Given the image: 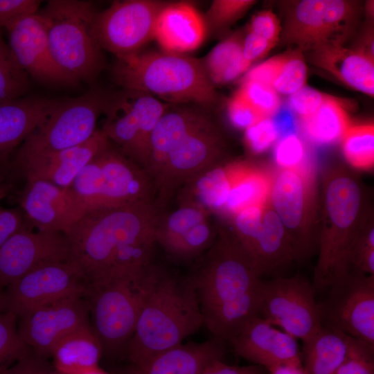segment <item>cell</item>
Listing matches in <instances>:
<instances>
[{
    "label": "cell",
    "instance_id": "cell-42",
    "mask_svg": "<svg viewBox=\"0 0 374 374\" xmlns=\"http://www.w3.org/2000/svg\"><path fill=\"white\" fill-rule=\"evenodd\" d=\"M238 91L263 117H271L280 107L278 93L269 86L244 80Z\"/></svg>",
    "mask_w": 374,
    "mask_h": 374
},
{
    "label": "cell",
    "instance_id": "cell-55",
    "mask_svg": "<svg viewBox=\"0 0 374 374\" xmlns=\"http://www.w3.org/2000/svg\"><path fill=\"white\" fill-rule=\"evenodd\" d=\"M12 185L6 175H0V199L7 196L12 189Z\"/></svg>",
    "mask_w": 374,
    "mask_h": 374
},
{
    "label": "cell",
    "instance_id": "cell-46",
    "mask_svg": "<svg viewBox=\"0 0 374 374\" xmlns=\"http://www.w3.org/2000/svg\"><path fill=\"white\" fill-rule=\"evenodd\" d=\"M227 112L233 125L244 130L263 118L238 91L229 101Z\"/></svg>",
    "mask_w": 374,
    "mask_h": 374
},
{
    "label": "cell",
    "instance_id": "cell-26",
    "mask_svg": "<svg viewBox=\"0 0 374 374\" xmlns=\"http://www.w3.org/2000/svg\"><path fill=\"white\" fill-rule=\"evenodd\" d=\"M206 28L196 8L187 1H169L159 13L154 39L163 51L184 53L204 42Z\"/></svg>",
    "mask_w": 374,
    "mask_h": 374
},
{
    "label": "cell",
    "instance_id": "cell-28",
    "mask_svg": "<svg viewBox=\"0 0 374 374\" xmlns=\"http://www.w3.org/2000/svg\"><path fill=\"white\" fill-rule=\"evenodd\" d=\"M226 341L213 337L202 343L180 344L123 374H200L210 364L222 360Z\"/></svg>",
    "mask_w": 374,
    "mask_h": 374
},
{
    "label": "cell",
    "instance_id": "cell-51",
    "mask_svg": "<svg viewBox=\"0 0 374 374\" xmlns=\"http://www.w3.org/2000/svg\"><path fill=\"white\" fill-rule=\"evenodd\" d=\"M273 46L274 45L267 40L249 30L242 40L243 58L250 66L253 61L265 55Z\"/></svg>",
    "mask_w": 374,
    "mask_h": 374
},
{
    "label": "cell",
    "instance_id": "cell-2",
    "mask_svg": "<svg viewBox=\"0 0 374 374\" xmlns=\"http://www.w3.org/2000/svg\"><path fill=\"white\" fill-rule=\"evenodd\" d=\"M204 325L191 276L183 278L152 262L134 332L126 345L132 366H141L183 342Z\"/></svg>",
    "mask_w": 374,
    "mask_h": 374
},
{
    "label": "cell",
    "instance_id": "cell-50",
    "mask_svg": "<svg viewBox=\"0 0 374 374\" xmlns=\"http://www.w3.org/2000/svg\"><path fill=\"white\" fill-rule=\"evenodd\" d=\"M49 370L46 358L31 350L28 355L0 372V374H46Z\"/></svg>",
    "mask_w": 374,
    "mask_h": 374
},
{
    "label": "cell",
    "instance_id": "cell-25",
    "mask_svg": "<svg viewBox=\"0 0 374 374\" xmlns=\"http://www.w3.org/2000/svg\"><path fill=\"white\" fill-rule=\"evenodd\" d=\"M61 99L22 97L0 103V175L10 170L12 152L59 105Z\"/></svg>",
    "mask_w": 374,
    "mask_h": 374
},
{
    "label": "cell",
    "instance_id": "cell-53",
    "mask_svg": "<svg viewBox=\"0 0 374 374\" xmlns=\"http://www.w3.org/2000/svg\"><path fill=\"white\" fill-rule=\"evenodd\" d=\"M200 374H265L264 368L258 365L237 366L217 360L208 365Z\"/></svg>",
    "mask_w": 374,
    "mask_h": 374
},
{
    "label": "cell",
    "instance_id": "cell-19",
    "mask_svg": "<svg viewBox=\"0 0 374 374\" xmlns=\"http://www.w3.org/2000/svg\"><path fill=\"white\" fill-rule=\"evenodd\" d=\"M312 172L280 169L272 177L269 202L286 229L294 258L308 254L313 247L303 227L310 215Z\"/></svg>",
    "mask_w": 374,
    "mask_h": 374
},
{
    "label": "cell",
    "instance_id": "cell-43",
    "mask_svg": "<svg viewBox=\"0 0 374 374\" xmlns=\"http://www.w3.org/2000/svg\"><path fill=\"white\" fill-rule=\"evenodd\" d=\"M334 374H374V347L353 339L346 357Z\"/></svg>",
    "mask_w": 374,
    "mask_h": 374
},
{
    "label": "cell",
    "instance_id": "cell-24",
    "mask_svg": "<svg viewBox=\"0 0 374 374\" xmlns=\"http://www.w3.org/2000/svg\"><path fill=\"white\" fill-rule=\"evenodd\" d=\"M229 341L238 355L267 371L283 364L303 365L296 339L258 316Z\"/></svg>",
    "mask_w": 374,
    "mask_h": 374
},
{
    "label": "cell",
    "instance_id": "cell-10",
    "mask_svg": "<svg viewBox=\"0 0 374 374\" xmlns=\"http://www.w3.org/2000/svg\"><path fill=\"white\" fill-rule=\"evenodd\" d=\"M169 104L137 90L109 92L101 130L123 154L145 170L148 143Z\"/></svg>",
    "mask_w": 374,
    "mask_h": 374
},
{
    "label": "cell",
    "instance_id": "cell-45",
    "mask_svg": "<svg viewBox=\"0 0 374 374\" xmlns=\"http://www.w3.org/2000/svg\"><path fill=\"white\" fill-rule=\"evenodd\" d=\"M326 97V95L314 89L303 86L290 95L288 107L301 121L312 116Z\"/></svg>",
    "mask_w": 374,
    "mask_h": 374
},
{
    "label": "cell",
    "instance_id": "cell-54",
    "mask_svg": "<svg viewBox=\"0 0 374 374\" xmlns=\"http://www.w3.org/2000/svg\"><path fill=\"white\" fill-rule=\"evenodd\" d=\"M269 374H308L303 366L283 364L268 371Z\"/></svg>",
    "mask_w": 374,
    "mask_h": 374
},
{
    "label": "cell",
    "instance_id": "cell-8",
    "mask_svg": "<svg viewBox=\"0 0 374 374\" xmlns=\"http://www.w3.org/2000/svg\"><path fill=\"white\" fill-rule=\"evenodd\" d=\"M357 183L345 175L334 176L325 192V208L330 225L319 239V257L314 271V291L323 290L347 271L348 250L357 233L355 224L361 205Z\"/></svg>",
    "mask_w": 374,
    "mask_h": 374
},
{
    "label": "cell",
    "instance_id": "cell-40",
    "mask_svg": "<svg viewBox=\"0 0 374 374\" xmlns=\"http://www.w3.org/2000/svg\"><path fill=\"white\" fill-rule=\"evenodd\" d=\"M274 156L280 169L312 170L308 147L296 134L280 138Z\"/></svg>",
    "mask_w": 374,
    "mask_h": 374
},
{
    "label": "cell",
    "instance_id": "cell-17",
    "mask_svg": "<svg viewBox=\"0 0 374 374\" xmlns=\"http://www.w3.org/2000/svg\"><path fill=\"white\" fill-rule=\"evenodd\" d=\"M84 295H74L33 309L19 317L18 333L36 354L46 358L70 333L90 325Z\"/></svg>",
    "mask_w": 374,
    "mask_h": 374
},
{
    "label": "cell",
    "instance_id": "cell-16",
    "mask_svg": "<svg viewBox=\"0 0 374 374\" xmlns=\"http://www.w3.org/2000/svg\"><path fill=\"white\" fill-rule=\"evenodd\" d=\"M87 284L80 268L70 261L44 263L7 287L6 311L17 319L38 307L74 295H84Z\"/></svg>",
    "mask_w": 374,
    "mask_h": 374
},
{
    "label": "cell",
    "instance_id": "cell-6",
    "mask_svg": "<svg viewBox=\"0 0 374 374\" xmlns=\"http://www.w3.org/2000/svg\"><path fill=\"white\" fill-rule=\"evenodd\" d=\"M86 209L154 201L148 174L111 142L82 168L69 187Z\"/></svg>",
    "mask_w": 374,
    "mask_h": 374
},
{
    "label": "cell",
    "instance_id": "cell-15",
    "mask_svg": "<svg viewBox=\"0 0 374 374\" xmlns=\"http://www.w3.org/2000/svg\"><path fill=\"white\" fill-rule=\"evenodd\" d=\"M314 293L299 276L262 280L258 317L304 341L322 326Z\"/></svg>",
    "mask_w": 374,
    "mask_h": 374
},
{
    "label": "cell",
    "instance_id": "cell-12",
    "mask_svg": "<svg viewBox=\"0 0 374 374\" xmlns=\"http://www.w3.org/2000/svg\"><path fill=\"white\" fill-rule=\"evenodd\" d=\"M359 9L353 1L303 0L289 11L282 37L302 51L343 46L356 25Z\"/></svg>",
    "mask_w": 374,
    "mask_h": 374
},
{
    "label": "cell",
    "instance_id": "cell-20",
    "mask_svg": "<svg viewBox=\"0 0 374 374\" xmlns=\"http://www.w3.org/2000/svg\"><path fill=\"white\" fill-rule=\"evenodd\" d=\"M69 260L70 247L63 233L22 229L0 247V288L41 265Z\"/></svg>",
    "mask_w": 374,
    "mask_h": 374
},
{
    "label": "cell",
    "instance_id": "cell-32",
    "mask_svg": "<svg viewBox=\"0 0 374 374\" xmlns=\"http://www.w3.org/2000/svg\"><path fill=\"white\" fill-rule=\"evenodd\" d=\"M103 350L90 325L62 339L53 348L56 371L62 374H79L98 366Z\"/></svg>",
    "mask_w": 374,
    "mask_h": 374
},
{
    "label": "cell",
    "instance_id": "cell-44",
    "mask_svg": "<svg viewBox=\"0 0 374 374\" xmlns=\"http://www.w3.org/2000/svg\"><path fill=\"white\" fill-rule=\"evenodd\" d=\"M278 138V134L270 117L260 118L244 132L245 143L254 154L266 151Z\"/></svg>",
    "mask_w": 374,
    "mask_h": 374
},
{
    "label": "cell",
    "instance_id": "cell-11",
    "mask_svg": "<svg viewBox=\"0 0 374 374\" xmlns=\"http://www.w3.org/2000/svg\"><path fill=\"white\" fill-rule=\"evenodd\" d=\"M224 148L220 130L208 116L188 133L151 179L157 208L165 211L186 183L220 164Z\"/></svg>",
    "mask_w": 374,
    "mask_h": 374
},
{
    "label": "cell",
    "instance_id": "cell-33",
    "mask_svg": "<svg viewBox=\"0 0 374 374\" xmlns=\"http://www.w3.org/2000/svg\"><path fill=\"white\" fill-rule=\"evenodd\" d=\"M307 66L299 50L271 57L251 69L244 80L269 86L278 93L291 95L305 86Z\"/></svg>",
    "mask_w": 374,
    "mask_h": 374
},
{
    "label": "cell",
    "instance_id": "cell-22",
    "mask_svg": "<svg viewBox=\"0 0 374 374\" xmlns=\"http://www.w3.org/2000/svg\"><path fill=\"white\" fill-rule=\"evenodd\" d=\"M209 214L192 204H179L172 211H163L155 230L157 243L175 258L188 260L199 255L212 246L217 235Z\"/></svg>",
    "mask_w": 374,
    "mask_h": 374
},
{
    "label": "cell",
    "instance_id": "cell-14",
    "mask_svg": "<svg viewBox=\"0 0 374 374\" xmlns=\"http://www.w3.org/2000/svg\"><path fill=\"white\" fill-rule=\"evenodd\" d=\"M169 1L159 0L114 1L96 12L92 34L103 51L116 57L139 52L154 38L157 19Z\"/></svg>",
    "mask_w": 374,
    "mask_h": 374
},
{
    "label": "cell",
    "instance_id": "cell-21",
    "mask_svg": "<svg viewBox=\"0 0 374 374\" xmlns=\"http://www.w3.org/2000/svg\"><path fill=\"white\" fill-rule=\"evenodd\" d=\"M19 204L28 227L64 233L86 213L71 188L42 180H26Z\"/></svg>",
    "mask_w": 374,
    "mask_h": 374
},
{
    "label": "cell",
    "instance_id": "cell-52",
    "mask_svg": "<svg viewBox=\"0 0 374 374\" xmlns=\"http://www.w3.org/2000/svg\"><path fill=\"white\" fill-rule=\"evenodd\" d=\"M274 126L278 134L279 139L287 135L296 134L297 124V116L287 107L281 108L271 117Z\"/></svg>",
    "mask_w": 374,
    "mask_h": 374
},
{
    "label": "cell",
    "instance_id": "cell-9",
    "mask_svg": "<svg viewBox=\"0 0 374 374\" xmlns=\"http://www.w3.org/2000/svg\"><path fill=\"white\" fill-rule=\"evenodd\" d=\"M109 94L108 91L91 89L79 97L61 99L21 145L12 163L72 148L89 139L97 130V121L104 113Z\"/></svg>",
    "mask_w": 374,
    "mask_h": 374
},
{
    "label": "cell",
    "instance_id": "cell-13",
    "mask_svg": "<svg viewBox=\"0 0 374 374\" xmlns=\"http://www.w3.org/2000/svg\"><path fill=\"white\" fill-rule=\"evenodd\" d=\"M319 304L321 325L374 347V275L348 270Z\"/></svg>",
    "mask_w": 374,
    "mask_h": 374
},
{
    "label": "cell",
    "instance_id": "cell-48",
    "mask_svg": "<svg viewBox=\"0 0 374 374\" xmlns=\"http://www.w3.org/2000/svg\"><path fill=\"white\" fill-rule=\"evenodd\" d=\"M249 30L274 46L278 40L280 26L274 13L264 10L253 17Z\"/></svg>",
    "mask_w": 374,
    "mask_h": 374
},
{
    "label": "cell",
    "instance_id": "cell-39",
    "mask_svg": "<svg viewBox=\"0 0 374 374\" xmlns=\"http://www.w3.org/2000/svg\"><path fill=\"white\" fill-rule=\"evenodd\" d=\"M17 320V317L11 312L0 313V372L31 350L19 335Z\"/></svg>",
    "mask_w": 374,
    "mask_h": 374
},
{
    "label": "cell",
    "instance_id": "cell-1",
    "mask_svg": "<svg viewBox=\"0 0 374 374\" xmlns=\"http://www.w3.org/2000/svg\"><path fill=\"white\" fill-rule=\"evenodd\" d=\"M204 325L215 337L229 341L258 316L262 280L217 229L214 243L191 276Z\"/></svg>",
    "mask_w": 374,
    "mask_h": 374
},
{
    "label": "cell",
    "instance_id": "cell-31",
    "mask_svg": "<svg viewBox=\"0 0 374 374\" xmlns=\"http://www.w3.org/2000/svg\"><path fill=\"white\" fill-rule=\"evenodd\" d=\"M353 338L322 326L303 341V366L308 374H334L346 357Z\"/></svg>",
    "mask_w": 374,
    "mask_h": 374
},
{
    "label": "cell",
    "instance_id": "cell-5",
    "mask_svg": "<svg viewBox=\"0 0 374 374\" xmlns=\"http://www.w3.org/2000/svg\"><path fill=\"white\" fill-rule=\"evenodd\" d=\"M96 10L80 0H50L37 14L57 64L79 81L93 82L105 68L103 50L92 34Z\"/></svg>",
    "mask_w": 374,
    "mask_h": 374
},
{
    "label": "cell",
    "instance_id": "cell-34",
    "mask_svg": "<svg viewBox=\"0 0 374 374\" xmlns=\"http://www.w3.org/2000/svg\"><path fill=\"white\" fill-rule=\"evenodd\" d=\"M271 182L272 177L265 172L244 163H237L231 188L220 213L233 217L248 206L267 205Z\"/></svg>",
    "mask_w": 374,
    "mask_h": 374
},
{
    "label": "cell",
    "instance_id": "cell-4",
    "mask_svg": "<svg viewBox=\"0 0 374 374\" xmlns=\"http://www.w3.org/2000/svg\"><path fill=\"white\" fill-rule=\"evenodd\" d=\"M161 213L153 200L94 209L63 233L69 261L82 271L87 285L100 277L121 246L154 233Z\"/></svg>",
    "mask_w": 374,
    "mask_h": 374
},
{
    "label": "cell",
    "instance_id": "cell-3",
    "mask_svg": "<svg viewBox=\"0 0 374 374\" xmlns=\"http://www.w3.org/2000/svg\"><path fill=\"white\" fill-rule=\"evenodd\" d=\"M112 75L122 89L143 91L170 105L205 108L217 98L202 59L184 53L141 51L116 57Z\"/></svg>",
    "mask_w": 374,
    "mask_h": 374
},
{
    "label": "cell",
    "instance_id": "cell-47",
    "mask_svg": "<svg viewBox=\"0 0 374 374\" xmlns=\"http://www.w3.org/2000/svg\"><path fill=\"white\" fill-rule=\"evenodd\" d=\"M41 3L39 0H0V29L25 16L35 14Z\"/></svg>",
    "mask_w": 374,
    "mask_h": 374
},
{
    "label": "cell",
    "instance_id": "cell-57",
    "mask_svg": "<svg viewBox=\"0 0 374 374\" xmlns=\"http://www.w3.org/2000/svg\"><path fill=\"white\" fill-rule=\"evenodd\" d=\"M79 374H108L107 372L100 368L99 366L86 371Z\"/></svg>",
    "mask_w": 374,
    "mask_h": 374
},
{
    "label": "cell",
    "instance_id": "cell-29",
    "mask_svg": "<svg viewBox=\"0 0 374 374\" xmlns=\"http://www.w3.org/2000/svg\"><path fill=\"white\" fill-rule=\"evenodd\" d=\"M310 53L314 64L350 87L373 96V57L362 49L353 50L343 46H325Z\"/></svg>",
    "mask_w": 374,
    "mask_h": 374
},
{
    "label": "cell",
    "instance_id": "cell-27",
    "mask_svg": "<svg viewBox=\"0 0 374 374\" xmlns=\"http://www.w3.org/2000/svg\"><path fill=\"white\" fill-rule=\"evenodd\" d=\"M193 105H170L150 138L145 171L150 178L170 154L196 126L208 116Z\"/></svg>",
    "mask_w": 374,
    "mask_h": 374
},
{
    "label": "cell",
    "instance_id": "cell-35",
    "mask_svg": "<svg viewBox=\"0 0 374 374\" xmlns=\"http://www.w3.org/2000/svg\"><path fill=\"white\" fill-rule=\"evenodd\" d=\"M300 123L306 138L317 145H329L341 141L351 126L341 103L328 96L320 107Z\"/></svg>",
    "mask_w": 374,
    "mask_h": 374
},
{
    "label": "cell",
    "instance_id": "cell-58",
    "mask_svg": "<svg viewBox=\"0 0 374 374\" xmlns=\"http://www.w3.org/2000/svg\"><path fill=\"white\" fill-rule=\"evenodd\" d=\"M46 374H62V373H59V372H57V371H56V372H52V371H51L49 370Z\"/></svg>",
    "mask_w": 374,
    "mask_h": 374
},
{
    "label": "cell",
    "instance_id": "cell-38",
    "mask_svg": "<svg viewBox=\"0 0 374 374\" xmlns=\"http://www.w3.org/2000/svg\"><path fill=\"white\" fill-rule=\"evenodd\" d=\"M345 159L353 166L363 170L374 164V126H350L341 139Z\"/></svg>",
    "mask_w": 374,
    "mask_h": 374
},
{
    "label": "cell",
    "instance_id": "cell-23",
    "mask_svg": "<svg viewBox=\"0 0 374 374\" xmlns=\"http://www.w3.org/2000/svg\"><path fill=\"white\" fill-rule=\"evenodd\" d=\"M110 141L100 130L78 145L35 154L11 163L26 180H42L62 188H69L82 168Z\"/></svg>",
    "mask_w": 374,
    "mask_h": 374
},
{
    "label": "cell",
    "instance_id": "cell-30",
    "mask_svg": "<svg viewBox=\"0 0 374 374\" xmlns=\"http://www.w3.org/2000/svg\"><path fill=\"white\" fill-rule=\"evenodd\" d=\"M237 163L217 164L196 175L177 193L179 204L199 206L209 213H220L230 192Z\"/></svg>",
    "mask_w": 374,
    "mask_h": 374
},
{
    "label": "cell",
    "instance_id": "cell-36",
    "mask_svg": "<svg viewBox=\"0 0 374 374\" xmlns=\"http://www.w3.org/2000/svg\"><path fill=\"white\" fill-rule=\"evenodd\" d=\"M242 40L239 35H233L217 44L202 58L214 85L234 80L249 68L242 55Z\"/></svg>",
    "mask_w": 374,
    "mask_h": 374
},
{
    "label": "cell",
    "instance_id": "cell-56",
    "mask_svg": "<svg viewBox=\"0 0 374 374\" xmlns=\"http://www.w3.org/2000/svg\"><path fill=\"white\" fill-rule=\"evenodd\" d=\"M6 311V299L5 292L0 288V313Z\"/></svg>",
    "mask_w": 374,
    "mask_h": 374
},
{
    "label": "cell",
    "instance_id": "cell-37",
    "mask_svg": "<svg viewBox=\"0 0 374 374\" xmlns=\"http://www.w3.org/2000/svg\"><path fill=\"white\" fill-rule=\"evenodd\" d=\"M30 86L28 75L14 59L0 29V103L24 97Z\"/></svg>",
    "mask_w": 374,
    "mask_h": 374
},
{
    "label": "cell",
    "instance_id": "cell-41",
    "mask_svg": "<svg viewBox=\"0 0 374 374\" xmlns=\"http://www.w3.org/2000/svg\"><path fill=\"white\" fill-rule=\"evenodd\" d=\"M256 3L252 0H215L203 18L206 31L215 32L238 19Z\"/></svg>",
    "mask_w": 374,
    "mask_h": 374
},
{
    "label": "cell",
    "instance_id": "cell-7",
    "mask_svg": "<svg viewBox=\"0 0 374 374\" xmlns=\"http://www.w3.org/2000/svg\"><path fill=\"white\" fill-rule=\"evenodd\" d=\"M147 267L134 276L106 279L87 286L84 296L90 326L103 353L120 352L132 337L143 304Z\"/></svg>",
    "mask_w": 374,
    "mask_h": 374
},
{
    "label": "cell",
    "instance_id": "cell-18",
    "mask_svg": "<svg viewBox=\"0 0 374 374\" xmlns=\"http://www.w3.org/2000/svg\"><path fill=\"white\" fill-rule=\"evenodd\" d=\"M5 29L8 33L11 54L28 76L57 86L74 87L80 82L54 60L44 24L37 12L17 20Z\"/></svg>",
    "mask_w": 374,
    "mask_h": 374
},
{
    "label": "cell",
    "instance_id": "cell-49",
    "mask_svg": "<svg viewBox=\"0 0 374 374\" xmlns=\"http://www.w3.org/2000/svg\"><path fill=\"white\" fill-rule=\"evenodd\" d=\"M26 228L29 229L20 208L0 207V247L13 234Z\"/></svg>",
    "mask_w": 374,
    "mask_h": 374
}]
</instances>
